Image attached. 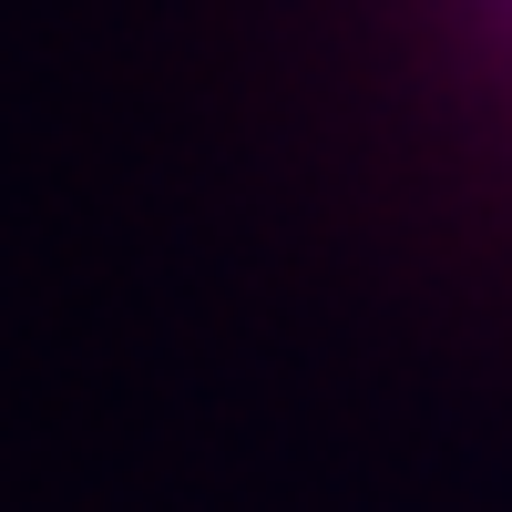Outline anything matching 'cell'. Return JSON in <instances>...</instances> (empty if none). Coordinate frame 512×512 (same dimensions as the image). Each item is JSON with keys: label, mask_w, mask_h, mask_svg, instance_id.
<instances>
[]
</instances>
